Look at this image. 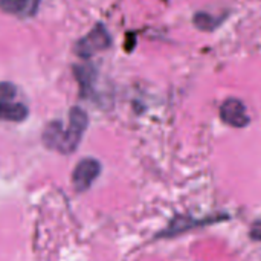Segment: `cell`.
Instances as JSON below:
<instances>
[{"label":"cell","instance_id":"6da1fadb","mask_svg":"<svg viewBox=\"0 0 261 261\" xmlns=\"http://www.w3.org/2000/svg\"><path fill=\"white\" fill-rule=\"evenodd\" d=\"M87 128V115L80 107L70 109L69 124L64 125L60 121H52L43 130V144L63 154H70L75 151L83 139V135Z\"/></svg>","mask_w":261,"mask_h":261},{"label":"cell","instance_id":"7a4b0ae2","mask_svg":"<svg viewBox=\"0 0 261 261\" xmlns=\"http://www.w3.org/2000/svg\"><path fill=\"white\" fill-rule=\"evenodd\" d=\"M28 113V106L18 99L17 87L11 83H0V121L21 122Z\"/></svg>","mask_w":261,"mask_h":261},{"label":"cell","instance_id":"3957f363","mask_svg":"<svg viewBox=\"0 0 261 261\" xmlns=\"http://www.w3.org/2000/svg\"><path fill=\"white\" fill-rule=\"evenodd\" d=\"M112 44V38L109 31L106 29V26L102 23L95 24L87 35H84L81 40H78L73 46V52L80 57V58H90L95 54L107 49Z\"/></svg>","mask_w":261,"mask_h":261},{"label":"cell","instance_id":"277c9868","mask_svg":"<svg viewBox=\"0 0 261 261\" xmlns=\"http://www.w3.org/2000/svg\"><path fill=\"white\" fill-rule=\"evenodd\" d=\"M101 173V164L96 159L87 158L78 162L72 173V182L78 193H83L90 188V185L95 182V179Z\"/></svg>","mask_w":261,"mask_h":261},{"label":"cell","instance_id":"5b68a950","mask_svg":"<svg viewBox=\"0 0 261 261\" xmlns=\"http://www.w3.org/2000/svg\"><path fill=\"white\" fill-rule=\"evenodd\" d=\"M40 6V0H0V9L5 14L18 17V18H31L37 14Z\"/></svg>","mask_w":261,"mask_h":261},{"label":"cell","instance_id":"8992f818","mask_svg":"<svg viewBox=\"0 0 261 261\" xmlns=\"http://www.w3.org/2000/svg\"><path fill=\"white\" fill-rule=\"evenodd\" d=\"M222 118L225 122L234 127H243L248 124V116L245 112V107L240 101L237 99H229L223 104L222 107Z\"/></svg>","mask_w":261,"mask_h":261},{"label":"cell","instance_id":"52a82bcc","mask_svg":"<svg viewBox=\"0 0 261 261\" xmlns=\"http://www.w3.org/2000/svg\"><path fill=\"white\" fill-rule=\"evenodd\" d=\"M75 78L80 84L81 93L83 95H89L93 90V84L96 80V70L92 64H81V66H75Z\"/></svg>","mask_w":261,"mask_h":261},{"label":"cell","instance_id":"ba28073f","mask_svg":"<svg viewBox=\"0 0 261 261\" xmlns=\"http://www.w3.org/2000/svg\"><path fill=\"white\" fill-rule=\"evenodd\" d=\"M251 239L252 240H257V242H261V220L255 222L251 228Z\"/></svg>","mask_w":261,"mask_h":261}]
</instances>
